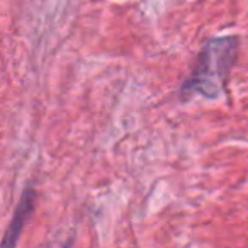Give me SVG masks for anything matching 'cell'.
<instances>
[{"label": "cell", "instance_id": "cell-1", "mask_svg": "<svg viewBox=\"0 0 248 248\" xmlns=\"http://www.w3.org/2000/svg\"><path fill=\"white\" fill-rule=\"evenodd\" d=\"M236 49V38H219L207 43L192 77L184 83V93L199 92L207 97H216L233 66Z\"/></svg>", "mask_w": 248, "mask_h": 248}, {"label": "cell", "instance_id": "cell-2", "mask_svg": "<svg viewBox=\"0 0 248 248\" xmlns=\"http://www.w3.org/2000/svg\"><path fill=\"white\" fill-rule=\"evenodd\" d=\"M31 207H32V190H26L21 204H19L17 209H16V216L12 217L11 230L7 231V236H5L2 247H11V245H16L22 226H24V223L28 221V214H29V211H31Z\"/></svg>", "mask_w": 248, "mask_h": 248}]
</instances>
